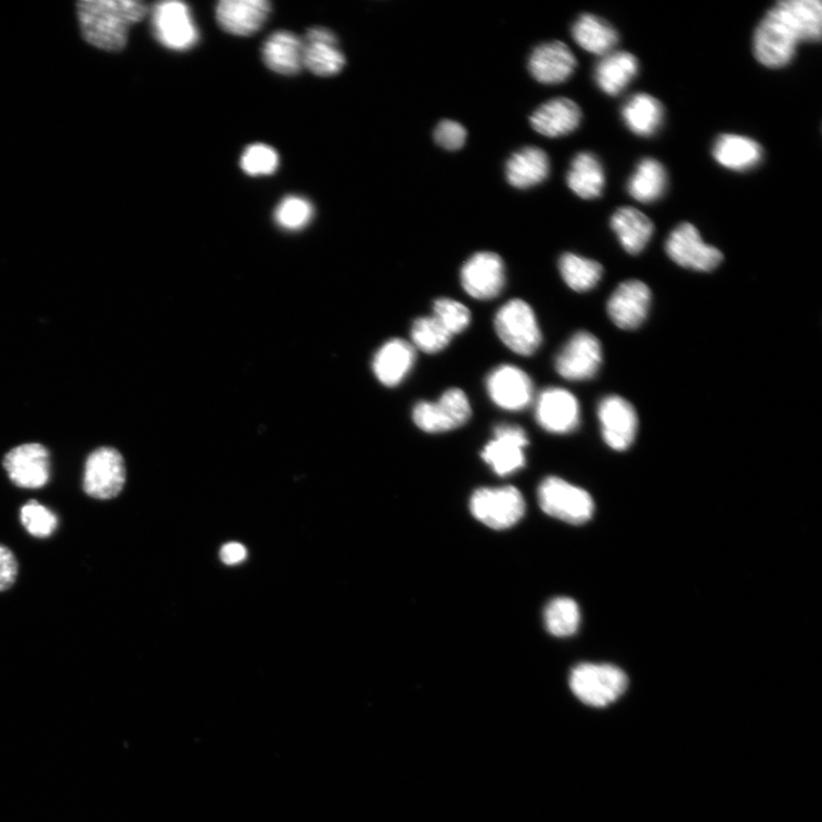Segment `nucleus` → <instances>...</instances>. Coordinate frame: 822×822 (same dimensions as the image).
<instances>
[{
  "label": "nucleus",
  "mask_w": 822,
  "mask_h": 822,
  "mask_svg": "<svg viewBox=\"0 0 822 822\" xmlns=\"http://www.w3.org/2000/svg\"><path fill=\"white\" fill-rule=\"evenodd\" d=\"M581 118V111L576 102L567 98H557L540 105L530 117V124L538 134L555 139L575 132Z\"/></svg>",
  "instance_id": "4be33fe9"
},
{
  "label": "nucleus",
  "mask_w": 822,
  "mask_h": 822,
  "mask_svg": "<svg viewBox=\"0 0 822 822\" xmlns=\"http://www.w3.org/2000/svg\"><path fill=\"white\" fill-rule=\"evenodd\" d=\"M305 41L290 31L272 34L262 50L266 66L272 72L294 76L303 69Z\"/></svg>",
  "instance_id": "393cba45"
},
{
  "label": "nucleus",
  "mask_w": 822,
  "mask_h": 822,
  "mask_svg": "<svg viewBox=\"0 0 822 822\" xmlns=\"http://www.w3.org/2000/svg\"><path fill=\"white\" fill-rule=\"evenodd\" d=\"M528 68L538 82L556 85L574 75L577 60L565 42L555 40L544 42L532 51Z\"/></svg>",
  "instance_id": "aec40b11"
},
{
  "label": "nucleus",
  "mask_w": 822,
  "mask_h": 822,
  "mask_svg": "<svg viewBox=\"0 0 822 822\" xmlns=\"http://www.w3.org/2000/svg\"><path fill=\"white\" fill-rule=\"evenodd\" d=\"M126 484V466L121 453L114 447H100L85 462L82 487L92 499H116Z\"/></svg>",
  "instance_id": "0eeeda50"
},
{
  "label": "nucleus",
  "mask_w": 822,
  "mask_h": 822,
  "mask_svg": "<svg viewBox=\"0 0 822 822\" xmlns=\"http://www.w3.org/2000/svg\"><path fill=\"white\" fill-rule=\"evenodd\" d=\"M241 166L251 177L271 176L279 167V156L277 151L267 144H253L245 150Z\"/></svg>",
  "instance_id": "58836bf2"
},
{
  "label": "nucleus",
  "mask_w": 822,
  "mask_h": 822,
  "mask_svg": "<svg viewBox=\"0 0 822 822\" xmlns=\"http://www.w3.org/2000/svg\"><path fill=\"white\" fill-rule=\"evenodd\" d=\"M220 556L227 566H235L246 560L247 550L241 543H229L222 548Z\"/></svg>",
  "instance_id": "79ce46f5"
},
{
  "label": "nucleus",
  "mask_w": 822,
  "mask_h": 822,
  "mask_svg": "<svg viewBox=\"0 0 822 822\" xmlns=\"http://www.w3.org/2000/svg\"><path fill=\"white\" fill-rule=\"evenodd\" d=\"M470 510L487 527L504 530L522 521L526 502L521 490L512 486L481 488L472 495Z\"/></svg>",
  "instance_id": "423d86ee"
},
{
  "label": "nucleus",
  "mask_w": 822,
  "mask_h": 822,
  "mask_svg": "<svg viewBox=\"0 0 822 822\" xmlns=\"http://www.w3.org/2000/svg\"><path fill=\"white\" fill-rule=\"evenodd\" d=\"M547 630L556 638L576 634L580 624V611L575 600L556 598L548 604L544 613Z\"/></svg>",
  "instance_id": "72a5a7b5"
},
{
  "label": "nucleus",
  "mask_w": 822,
  "mask_h": 822,
  "mask_svg": "<svg viewBox=\"0 0 822 822\" xmlns=\"http://www.w3.org/2000/svg\"><path fill=\"white\" fill-rule=\"evenodd\" d=\"M573 38L582 50L595 55H607L618 44L617 30L604 18L594 14H582L571 29Z\"/></svg>",
  "instance_id": "c85d7f7f"
},
{
  "label": "nucleus",
  "mask_w": 822,
  "mask_h": 822,
  "mask_svg": "<svg viewBox=\"0 0 822 822\" xmlns=\"http://www.w3.org/2000/svg\"><path fill=\"white\" fill-rule=\"evenodd\" d=\"M416 361V350L411 343L393 338L387 341L376 352L373 370L377 380L385 386L396 387L413 370Z\"/></svg>",
  "instance_id": "5701e85b"
},
{
  "label": "nucleus",
  "mask_w": 822,
  "mask_h": 822,
  "mask_svg": "<svg viewBox=\"0 0 822 822\" xmlns=\"http://www.w3.org/2000/svg\"><path fill=\"white\" fill-rule=\"evenodd\" d=\"M668 176L665 167L654 158L642 159L631 177L627 190L643 204L657 202L667 190Z\"/></svg>",
  "instance_id": "2f4dec72"
},
{
  "label": "nucleus",
  "mask_w": 822,
  "mask_h": 822,
  "mask_svg": "<svg viewBox=\"0 0 822 822\" xmlns=\"http://www.w3.org/2000/svg\"><path fill=\"white\" fill-rule=\"evenodd\" d=\"M461 283L464 291L475 299L496 298L502 293L506 283L502 257L492 252L474 254L461 270Z\"/></svg>",
  "instance_id": "4468645a"
},
{
  "label": "nucleus",
  "mask_w": 822,
  "mask_h": 822,
  "mask_svg": "<svg viewBox=\"0 0 822 822\" xmlns=\"http://www.w3.org/2000/svg\"><path fill=\"white\" fill-rule=\"evenodd\" d=\"M491 401L508 411H522L534 402L535 388L530 376L513 364H501L486 380Z\"/></svg>",
  "instance_id": "2eb2a0df"
},
{
  "label": "nucleus",
  "mask_w": 822,
  "mask_h": 822,
  "mask_svg": "<svg viewBox=\"0 0 822 822\" xmlns=\"http://www.w3.org/2000/svg\"><path fill=\"white\" fill-rule=\"evenodd\" d=\"M567 183L581 200H595L602 196L605 185L604 169L599 158L591 153H580L573 159Z\"/></svg>",
  "instance_id": "7c9ffc66"
},
{
  "label": "nucleus",
  "mask_w": 822,
  "mask_h": 822,
  "mask_svg": "<svg viewBox=\"0 0 822 822\" xmlns=\"http://www.w3.org/2000/svg\"><path fill=\"white\" fill-rule=\"evenodd\" d=\"M602 361L600 341L589 332H578L556 356L555 370L567 381H589L598 375Z\"/></svg>",
  "instance_id": "9b49d317"
},
{
  "label": "nucleus",
  "mask_w": 822,
  "mask_h": 822,
  "mask_svg": "<svg viewBox=\"0 0 822 822\" xmlns=\"http://www.w3.org/2000/svg\"><path fill=\"white\" fill-rule=\"evenodd\" d=\"M271 11L267 0H223L216 8V20L228 34L246 37L262 29Z\"/></svg>",
  "instance_id": "6ab92c4d"
},
{
  "label": "nucleus",
  "mask_w": 822,
  "mask_h": 822,
  "mask_svg": "<svg viewBox=\"0 0 822 822\" xmlns=\"http://www.w3.org/2000/svg\"><path fill=\"white\" fill-rule=\"evenodd\" d=\"M712 157L730 170L747 171L760 165L763 149L750 138L723 134L714 143Z\"/></svg>",
  "instance_id": "bb28decb"
},
{
  "label": "nucleus",
  "mask_w": 822,
  "mask_h": 822,
  "mask_svg": "<svg viewBox=\"0 0 822 822\" xmlns=\"http://www.w3.org/2000/svg\"><path fill=\"white\" fill-rule=\"evenodd\" d=\"M611 224L622 248L631 255L642 253L655 231L652 220L633 207L617 209Z\"/></svg>",
  "instance_id": "cd10ccee"
},
{
  "label": "nucleus",
  "mask_w": 822,
  "mask_h": 822,
  "mask_svg": "<svg viewBox=\"0 0 822 822\" xmlns=\"http://www.w3.org/2000/svg\"><path fill=\"white\" fill-rule=\"evenodd\" d=\"M472 416V407L463 389L452 387L439 400L420 401L413 409L416 426L426 434H444L464 426Z\"/></svg>",
  "instance_id": "6e6552de"
},
{
  "label": "nucleus",
  "mask_w": 822,
  "mask_h": 822,
  "mask_svg": "<svg viewBox=\"0 0 822 822\" xmlns=\"http://www.w3.org/2000/svg\"><path fill=\"white\" fill-rule=\"evenodd\" d=\"M666 253L682 268L699 272L716 270L723 261L717 247L707 245L695 226L682 223L669 234Z\"/></svg>",
  "instance_id": "1a4fd4ad"
},
{
  "label": "nucleus",
  "mask_w": 822,
  "mask_h": 822,
  "mask_svg": "<svg viewBox=\"0 0 822 822\" xmlns=\"http://www.w3.org/2000/svg\"><path fill=\"white\" fill-rule=\"evenodd\" d=\"M155 37L163 47L184 52L197 46L200 33L190 9L181 2H164L153 10Z\"/></svg>",
  "instance_id": "9d476101"
},
{
  "label": "nucleus",
  "mask_w": 822,
  "mask_h": 822,
  "mask_svg": "<svg viewBox=\"0 0 822 822\" xmlns=\"http://www.w3.org/2000/svg\"><path fill=\"white\" fill-rule=\"evenodd\" d=\"M18 565L15 555L7 547L0 544V592L8 591L17 578Z\"/></svg>",
  "instance_id": "a19ab883"
},
{
  "label": "nucleus",
  "mask_w": 822,
  "mask_h": 822,
  "mask_svg": "<svg viewBox=\"0 0 822 822\" xmlns=\"http://www.w3.org/2000/svg\"><path fill=\"white\" fill-rule=\"evenodd\" d=\"M147 7L129 0H90L77 4L82 37L90 46L105 52H120L127 46L128 31L141 23Z\"/></svg>",
  "instance_id": "f03ea898"
},
{
  "label": "nucleus",
  "mask_w": 822,
  "mask_h": 822,
  "mask_svg": "<svg viewBox=\"0 0 822 822\" xmlns=\"http://www.w3.org/2000/svg\"><path fill=\"white\" fill-rule=\"evenodd\" d=\"M535 416L550 434L568 435L580 424L579 402L566 388L549 387L536 400Z\"/></svg>",
  "instance_id": "dca6fc26"
},
{
  "label": "nucleus",
  "mask_w": 822,
  "mask_h": 822,
  "mask_svg": "<svg viewBox=\"0 0 822 822\" xmlns=\"http://www.w3.org/2000/svg\"><path fill=\"white\" fill-rule=\"evenodd\" d=\"M410 337L411 345L414 346L415 350L436 355L447 348L452 335L432 316L416 319L411 326Z\"/></svg>",
  "instance_id": "f704fd0d"
},
{
  "label": "nucleus",
  "mask_w": 822,
  "mask_h": 822,
  "mask_svg": "<svg viewBox=\"0 0 822 822\" xmlns=\"http://www.w3.org/2000/svg\"><path fill=\"white\" fill-rule=\"evenodd\" d=\"M495 331L508 348L518 356L535 355L543 342L537 317L524 299H511L495 316Z\"/></svg>",
  "instance_id": "20e7f679"
},
{
  "label": "nucleus",
  "mask_w": 822,
  "mask_h": 822,
  "mask_svg": "<svg viewBox=\"0 0 822 822\" xmlns=\"http://www.w3.org/2000/svg\"><path fill=\"white\" fill-rule=\"evenodd\" d=\"M819 0H784L775 4L754 34V55L765 67L781 69L793 61L800 42L820 41Z\"/></svg>",
  "instance_id": "f257e3e1"
},
{
  "label": "nucleus",
  "mask_w": 822,
  "mask_h": 822,
  "mask_svg": "<svg viewBox=\"0 0 822 822\" xmlns=\"http://www.w3.org/2000/svg\"><path fill=\"white\" fill-rule=\"evenodd\" d=\"M538 500L547 514L576 526L591 521L594 513V501L587 490L556 477L540 484Z\"/></svg>",
  "instance_id": "39448f33"
},
{
  "label": "nucleus",
  "mask_w": 822,
  "mask_h": 822,
  "mask_svg": "<svg viewBox=\"0 0 822 822\" xmlns=\"http://www.w3.org/2000/svg\"><path fill=\"white\" fill-rule=\"evenodd\" d=\"M434 317L452 336L465 332L472 321L468 308L448 297L438 298L434 303Z\"/></svg>",
  "instance_id": "e433bc0d"
},
{
  "label": "nucleus",
  "mask_w": 822,
  "mask_h": 822,
  "mask_svg": "<svg viewBox=\"0 0 822 822\" xmlns=\"http://www.w3.org/2000/svg\"><path fill=\"white\" fill-rule=\"evenodd\" d=\"M602 437L612 449H629L638 434L639 419L631 402L618 396L604 398L598 408Z\"/></svg>",
  "instance_id": "f3484780"
},
{
  "label": "nucleus",
  "mask_w": 822,
  "mask_h": 822,
  "mask_svg": "<svg viewBox=\"0 0 822 822\" xmlns=\"http://www.w3.org/2000/svg\"><path fill=\"white\" fill-rule=\"evenodd\" d=\"M467 139L466 128L455 120H442L436 128L435 140L448 151L462 149Z\"/></svg>",
  "instance_id": "ea45409f"
},
{
  "label": "nucleus",
  "mask_w": 822,
  "mask_h": 822,
  "mask_svg": "<svg viewBox=\"0 0 822 822\" xmlns=\"http://www.w3.org/2000/svg\"><path fill=\"white\" fill-rule=\"evenodd\" d=\"M574 695L583 704L605 707L619 699L629 686L620 668L609 664H581L569 679Z\"/></svg>",
  "instance_id": "7ed1b4c3"
},
{
  "label": "nucleus",
  "mask_w": 822,
  "mask_h": 822,
  "mask_svg": "<svg viewBox=\"0 0 822 822\" xmlns=\"http://www.w3.org/2000/svg\"><path fill=\"white\" fill-rule=\"evenodd\" d=\"M551 162L544 150L526 146L514 153L506 163L508 182L515 189L526 190L548 180Z\"/></svg>",
  "instance_id": "b1692460"
},
{
  "label": "nucleus",
  "mask_w": 822,
  "mask_h": 822,
  "mask_svg": "<svg viewBox=\"0 0 822 822\" xmlns=\"http://www.w3.org/2000/svg\"><path fill=\"white\" fill-rule=\"evenodd\" d=\"M21 523L36 538H49L57 528L56 515L37 501H30L21 509Z\"/></svg>",
  "instance_id": "4c0bfd02"
},
{
  "label": "nucleus",
  "mask_w": 822,
  "mask_h": 822,
  "mask_svg": "<svg viewBox=\"0 0 822 822\" xmlns=\"http://www.w3.org/2000/svg\"><path fill=\"white\" fill-rule=\"evenodd\" d=\"M529 439L522 426L500 424L493 428V438L485 446L481 458L497 475L505 477L525 467Z\"/></svg>",
  "instance_id": "f8f14e48"
},
{
  "label": "nucleus",
  "mask_w": 822,
  "mask_h": 822,
  "mask_svg": "<svg viewBox=\"0 0 822 822\" xmlns=\"http://www.w3.org/2000/svg\"><path fill=\"white\" fill-rule=\"evenodd\" d=\"M10 480L20 488L39 489L51 478V455L46 446L37 442L11 449L3 461Z\"/></svg>",
  "instance_id": "ddd939ff"
},
{
  "label": "nucleus",
  "mask_w": 822,
  "mask_h": 822,
  "mask_svg": "<svg viewBox=\"0 0 822 822\" xmlns=\"http://www.w3.org/2000/svg\"><path fill=\"white\" fill-rule=\"evenodd\" d=\"M345 56L338 49L336 36L326 28L308 31L303 52V67L320 77L338 75L345 67Z\"/></svg>",
  "instance_id": "412c9836"
},
{
  "label": "nucleus",
  "mask_w": 822,
  "mask_h": 822,
  "mask_svg": "<svg viewBox=\"0 0 822 822\" xmlns=\"http://www.w3.org/2000/svg\"><path fill=\"white\" fill-rule=\"evenodd\" d=\"M312 204L301 197L290 196L281 202L274 211L277 224L286 230H300L309 226L313 218Z\"/></svg>",
  "instance_id": "c9c22d12"
},
{
  "label": "nucleus",
  "mask_w": 822,
  "mask_h": 822,
  "mask_svg": "<svg viewBox=\"0 0 822 822\" xmlns=\"http://www.w3.org/2000/svg\"><path fill=\"white\" fill-rule=\"evenodd\" d=\"M621 117L635 136H655L664 121V107L659 100L646 93L631 97L622 105Z\"/></svg>",
  "instance_id": "c756f323"
},
{
  "label": "nucleus",
  "mask_w": 822,
  "mask_h": 822,
  "mask_svg": "<svg viewBox=\"0 0 822 822\" xmlns=\"http://www.w3.org/2000/svg\"><path fill=\"white\" fill-rule=\"evenodd\" d=\"M652 305V291L642 281L620 284L608 300V314L617 327L633 331L645 321Z\"/></svg>",
  "instance_id": "a211bd4d"
},
{
  "label": "nucleus",
  "mask_w": 822,
  "mask_h": 822,
  "mask_svg": "<svg viewBox=\"0 0 822 822\" xmlns=\"http://www.w3.org/2000/svg\"><path fill=\"white\" fill-rule=\"evenodd\" d=\"M639 68L635 55L629 52H612L598 63L594 79L603 93L617 97L635 79Z\"/></svg>",
  "instance_id": "a878e982"
},
{
  "label": "nucleus",
  "mask_w": 822,
  "mask_h": 822,
  "mask_svg": "<svg viewBox=\"0 0 822 822\" xmlns=\"http://www.w3.org/2000/svg\"><path fill=\"white\" fill-rule=\"evenodd\" d=\"M558 270L565 283L578 293L595 288L603 275V268L599 262L573 253L560 257Z\"/></svg>",
  "instance_id": "473e14b6"
}]
</instances>
